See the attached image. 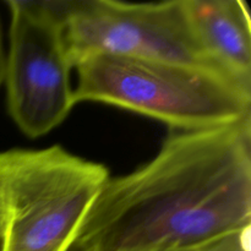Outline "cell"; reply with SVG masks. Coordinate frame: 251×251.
Segmentation results:
<instances>
[{
    "label": "cell",
    "instance_id": "5b68a950",
    "mask_svg": "<svg viewBox=\"0 0 251 251\" xmlns=\"http://www.w3.org/2000/svg\"><path fill=\"white\" fill-rule=\"evenodd\" d=\"M10 46L5 65L7 110L19 129L38 139L70 114L73 65L54 0H10Z\"/></svg>",
    "mask_w": 251,
    "mask_h": 251
},
{
    "label": "cell",
    "instance_id": "9c48e42d",
    "mask_svg": "<svg viewBox=\"0 0 251 251\" xmlns=\"http://www.w3.org/2000/svg\"><path fill=\"white\" fill-rule=\"evenodd\" d=\"M5 223H6V206H5L4 195H2L1 185H0V240L4 234Z\"/></svg>",
    "mask_w": 251,
    "mask_h": 251
},
{
    "label": "cell",
    "instance_id": "7a4b0ae2",
    "mask_svg": "<svg viewBox=\"0 0 251 251\" xmlns=\"http://www.w3.org/2000/svg\"><path fill=\"white\" fill-rule=\"evenodd\" d=\"M74 69L75 103L97 102L139 113L172 130H200L251 117V86L173 61L100 54Z\"/></svg>",
    "mask_w": 251,
    "mask_h": 251
},
{
    "label": "cell",
    "instance_id": "6da1fadb",
    "mask_svg": "<svg viewBox=\"0 0 251 251\" xmlns=\"http://www.w3.org/2000/svg\"><path fill=\"white\" fill-rule=\"evenodd\" d=\"M251 226V117L172 130L158 153L109 178L69 251L199 248Z\"/></svg>",
    "mask_w": 251,
    "mask_h": 251
},
{
    "label": "cell",
    "instance_id": "ba28073f",
    "mask_svg": "<svg viewBox=\"0 0 251 251\" xmlns=\"http://www.w3.org/2000/svg\"><path fill=\"white\" fill-rule=\"evenodd\" d=\"M199 248H183V247H178V245L161 244V245H154V247L145 248V249L137 250V251H196Z\"/></svg>",
    "mask_w": 251,
    "mask_h": 251
},
{
    "label": "cell",
    "instance_id": "8992f818",
    "mask_svg": "<svg viewBox=\"0 0 251 251\" xmlns=\"http://www.w3.org/2000/svg\"><path fill=\"white\" fill-rule=\"evenodd\" d=\"M191 25L211 56L251 85V21L243 0H184Z\"/></svg>",
    "mask_w": 251,
    "mask_h": 251
},
{
    "label": "cell",
    "instance_id": "277c9868",
    "mask_svg": "<svg viewBox=\"0 0 251 251\" xmlns=\"http://www.w3.org/2000/svg\"><path fill=\"white\" fill-rule=\"evenodd\" d=\"M73 68L100 54L173 61L234 77L208 54L184 0H54Z\"/></svg>",
    "mask_w": 251,
    "mask_h": 251
},
{
    "label": "cell",
    "instance_id": "30bf717a",
    "mask_svg": "<svg viewBox=\"0 0 251 251\" xmlns=\"http://www.w3.org/2000/svg\"><path fill=\"white\" fill-rule=\"evenodd\" d=\"M5 65H6V59L4 56L2 50V38H1V27H0V86L4 82L5 78Z\"/></svg>",
    "mask_w": 251,
    "mask_h": 251
},
{
    "label": "cell",
    "instance_id": "3957f363",
    "mask_svg": "<svg viewBox=\"0 0 251 251\" xmlns=\"http://www.w3.org/2000/svg\"><path fill=\"white\" fill-rule=\"evenodd\" d=\"M109 178L107 167L58 145L0 152L6 206L0 251H69Z\"/></svg>",
    "mask_w": 251,
    "mask_h": 251
},
{
    "label": "cell",
    "instance_id": "52a82bcc",
    "mask_svg": "<svg viewBox=\"0 0 251 251\" xmlns=\"http://www.w3.org/2000/svg\"><path fill=\"white\" fill-rule=\"evenodd\" d=\"M250 227L207 243L196 251H250Z\"/></svg>",
    "mask_w": 251,
    "mask_h": 251
},
{
    "label": "cell",
    "instance_id": "8fae6325",
    "mask_svg": "<svg viewBox=\"0 0 251 251\" xmlns=\"http://www.w3.org/2000/svg\"><path fill=\"white\" fill-rule=\"evenodd\" d=\"M0 244H1V240H0Z\"/></svg>",
    "mask_w": 251,
    "mask_h": 251
}]
</instances>
